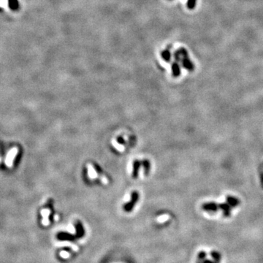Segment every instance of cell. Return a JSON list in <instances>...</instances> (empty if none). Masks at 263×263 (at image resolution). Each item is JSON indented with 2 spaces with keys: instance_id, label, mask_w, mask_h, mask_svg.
Here are the masks:
<instances>
[{
  "instance_id": "obj_5",
  "label": "cell",
  "mask_w": 263,
  "mask_h": 263,
  "mask_svg": "<svg viewBox=\"0 0 263 263\" xmlns=\"http://www.w3.org/2000/svg\"><path fill=\"white\" fill-rule=\"evenodd\" d=\"M142 166L141 161L135 160L133 162V170H132V178H137L139 174V170Z\"/></svg>"
},
{
  "instance_id": "obj_16",
  "label": "cell",
  "mask_w": 263,
  "mask_h": 263,
  "mask_svg": "<svg viewBox=\"0 0 263 263\" xmlns=\"http://www.w3.org/2000/svg\"><path fill=\"white\" fill-rule=\"evenodd\" d=\"M93 166L94 167V169H95V170H96V172H97V173H103V170H102V168H100V167L99 166L98 164H93Z\"/></svg>"
},
{
  "instance_id": "obj_13",
  "label": "cell",
  "mask_w": 263,
  "mask_h": 263,
  "mask_svg": "<svg viewBox=\"0 0 263 263\" xmlns=\"http://www.w3.org/2000/svg\"><path fill=\"white\" fill-rule=\"evenodd\" d=\"M42 214L43 215V217H44V219H43V221H42L43 224L45 225H48V216H49V214H50V211H49V210H46V209L42 210Z\"/></svg>"
},
{
  "instance_id": "obj_4",
  "label": "cell",
  "mask_w": 263,
  "mask_h": 263,
  "mask_svg": "<svg viewBox=\"0 0 263 263\" xmlns=\"http://www.w3.org/2000/svg\"><path fill=\"white\" fill-rule=\"evenodd\" d=\"M202 208L204 211L210 212H216L219 208V204L214 203V202H208V203H204Z\"/></svg>"
},
{
  "instance_id": "obj_9",
  "label": "cell",
  "mask_w": 263,
  "mask_h": 263,
  "mask_svg": "<svg viewBox=\"0 0 263 263\" xmlns=\"http://www.w3.org/2000/svg\"><path fill=\"white\" fill-rule=\"evenodd\" d=\"M226 203L229 204L231 207H236L240 203V200L235 197L228 196L227 197V199H226Z\"/></svg>"
},
{
  "instance_id": "obj_1",
  "label": "cell",
  "mask_w": 263,
  "mask_h": 263,
  "mask_svg": "<svg viewBox=\"0 0 263 263\" xmlns=\"http://www.w3.org/2000/svg\"><path fill=\"white\" fill-rule=\"evenodd\" d=\"M139 199V193L137 191H133L131 194V199L130 201L124 204V210L127 213H129L132 211L134 205H136L137 202Z\"/></svg>"
},
{
  "instance_id": "obj_3",
  "label": "cell",
  "mask_w": 263,
  "mask_h": 263,
  "mask_svg": "<svg viewBox=\"0 0 263 263\" xmlns=\"http://www.w3.org/2000/svg\"><path fill=\"white\" fill-rule=\"evenodd\" d=\"M181 65H182L183 68H185L186 70H189V72H192V71H194V70H195V65H194L192 62H191L190 59H189V55L183 56L182 58H181Z\"/></svg>"
},
{
  "instance_id": "obj_10",
  "label": "cell",
  "mask_w": 263,
  "mask_h": 263,
  "mask_svg": "<svg viewBox=\"0 0 263 263\" xmlns=\"http://www.w3.org/2000/svg\"><path fill=\"white\" fill-rule=\"evenodd\" d=\"M161 56H162V59L166 62H170L171 61V53L170 50L167 48V49L163 50L161 52Z\"/></svg>"
},
{
  "instance_id": "obj_15",
  "label": "cell",
  "mask_w": 263,
  "mask_h": 263,
  "mask_svg": "<svg viewBox=\"0 0 263 263\" xmlns=\"http://www.w3.org/2000/svg\"><path fill=\"white\" fill-rule=\"evenodd\" d=\"M116 141H117L118 143L120 145H124L126 143L125 140L124 139V138L122 137V136H119V137H117V138H116Z\"/></svg>"
},
{
  "instance_id": "obj_17",
  "label": "cell",
  "mask_w": 263,
  "mask_h": 263,
  "mask_svg": "<svg viewBox=\"0 0 263 263\" xmlns=\"http://www.w3.org/2000/svg\"><path fill=\"white\" fill-rule=\"evenodd\" d=\"M197 263H201V262H199V261H197Z\"/></svg>"
},
{
  "instance_id": "obj_12",
  "label": "cell",
  "mask_w": 263,
  "mask_h": 263,
  "mask_svg": "<svg viewBox=\"0 0 263 263\" xmlns=\"http://www.w3.org/2000/svg\"><path fill=\"white\" fill-rule=\"evenodd\" d=\"M58 238L62 240H74V237L71 234L69 233H64L62 232L59 235H58Z\"/></svg>"
},
{
  "instance_id": "obj_6",
  "label": "cell",
  "mask_w": 263,
  "mask_h": 263,
  "mask_svg": "<svg viewBox=\"0 0 263 263\" xmlns=\"http://www.w3.org/2000/svg\"><path fill=\"white\" fill-rule=\"evenodd\" d=\"M75 230H76V238H81L83 237L85 234V230L83 228V226L81 221H77L76 225H75Z\"/></svg>"
},
{
  "instance_id": "obj_18",
  "label": "cell",
  "mask_w": 263,
  "mask_h": 263,
  "mask_svg": "<svg viewBox=\"0 0 263 263\" xmlns=\"http://www.w3.org/2000/svg\"><path fill=\"white\" fill-rule=\"evenodd\" d=\"M0 162H1V157H0Z\"/></svg>"
},
{
  "instance_id": "obj_2",
  "label": "cell",
  "mask_w": 263,
  "mask_h": 263,
  "mask_svg": "<svg viewBox=\"0 0 263 263\" xmlns=\"http://www.w3.org/2000/svg\"><path fill=\"white\" fill-rule=\"evenodd\" d=\"M18 148L14 147L13 148H11V149L9 151V152L7 153V156H6V159L5 161L6 166H7V168H12V167L13 166L14 160H15L16 155L18 154Z\"/></svg>"
},
{
  "instance_id": "obj_11",
  "label": "cell",
  "mask_w": 263,
  "mask_h": 263,
  "mask_svg": "<svg viewBox=\"0 0 263 263\" xmlns=\"http://www.w3.org/2000/svg\"><path fill=\"white\" fill-rule=\"evenodd\" d=\"M141 162H142V166L143 167V168H144V173L146 176V175H148V173H149V172H150L151 163L149 162V160H141Z\"/></svg>"
},
{
  "instance_id": "obj_14",
  "label": "cell",
  "mask_w": 263,
  "mask_h": 263,
  "mask_svg": "<svg viewBox=\"0 0 263 263\" xmlns=\"http://www.w3.org/2000/svg\"><path fill=\"white\" fill-rule=\"evenodd\" d=\"M196 2L197 0H188V2H187V7L189 10H193L195 7Z\"/></svg>"
},
{
  "instance_id": "obj_8",
  "label": "cell",
  "mask_w": 263,
  "mask_h": 263,
  "mask_svg": "<svg viewBox=\"0 0 263 263\" xmlns=\"http://www.w3.org/2000/svg\"><path fill=\"white\" fill-rule=\"evenodd\" d=\"M171 67H172V72L173 75L174 77H178L180 76L181 75V67L179 65L178 62H175L172 63L171 64Z\"/></svg>"
},
{
  "instance_id": "obj_7",
  "label": "cell",
  "mask_w": 263,
  "mask_h": 263,
  "mask_svg": "<svg viewBox=\"0 0 263 263\" xmlns=\"http://www.w3.org/2000/svg\"><path fill=\"white\" fill-rule=\"evenodd\" d=\"M219 208L221 210V211L223 212L224 215L225 217H229L230 215V212H231V206L228 204L227 203H220L219 204Z\"/></svg>"
}]
</instances>
